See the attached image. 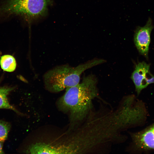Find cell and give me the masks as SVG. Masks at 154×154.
Listing matches in <instances>:
<instances>
[{"mask_svg":"<svg viewBox=\"0 0 154 154\" xmlns=\"http://www.w3.org/2000/svg\"><path fill=\"white\" fill-rule=\"evenodd\" d=\"M31 154L82 153L80 139L77 134L73 139L62 143L52 144L37 143L29 146L27 150Z\"/></svg>","mask_w":154,"mask_h":154,"instance_id":"obj_5","label":"cell"},{"mask_svg":"<svg viewBox=\"0 0 154 154\" xmlns=\"http://www.w3.org/2000/svg\"><path fill=\"white\" fill-rule=\"evenodd\" d=\"M2 141H0V154H3V153L2 151Z\"/></svg>","mask_w":154,"mask_h":154,"instance_id":"obj_12","label":"cell"},{"mask_svg":"<svg viewBox=\"0 0 154 154\" xmlns=\"http://www.w3.org/2000/svg\"><path fill=\"white\" fill-rule=\"evenodd\" d=\"M13 90L12 88L0 87V109H7L12 110L16 112L18 111L9 103L7 96Z\"/></svg>","mask_w":154,"mask_h":154,"instance_id":"obj_9","label":"cell"},{"mask_svg":"<svg viewBox=\"0 0 154 154\" xmlns=\"http://www.w3.org/2000/svg\"><path fill=\"white\" fill-rule=\"evenodd\" d=\"M97 82L93 75L85 77L80 83L66 88L59 98L60 108L69 112L73 124L81 122L92 113L93 101L98 96Z\"/></svg>","mask_w":154,"mask_h":154,"instance_id":"obj_2","label":"cell"},{"mask_svg":"<svg viewBox=\"0 0 154 154\" xmlns=\"http://www.w3.org/2000/svg\"><path fill=\"white\" fill-rule=\"evenodd\" d=\"M10 128V125L7 122L0 120V141L5 140Z\"/></svg>","mask_w":154,"mask_h":154,"instance_id":"obj_11","label":"cell"},{"mask_svg":"<svg viewBox=\"0 0 154 154\" xmlns=\"http://www.w3.org/2000/svg\"><path fill=\"white\" fill-rule=\"evenodd\" d=\"M152 20L149 18L143 27H138L135 30L134 40L135 45L140 54L148 58L151 34L154 28Z\"/></svg>","mask_w":154,"mask_h":154,"instance_id":"obj_7","label":"cell"},{"mask_svg":"<svg viewBox=\"0 0 154 154\" xmlns=\"http://www.w3.org/2000/svg\"><path fill=\"white\" fill-rule=\"evenodd\" d=\"M0 63L1 68L7 72H13L16 67L15 60L13 56L10 55H6L2 56Z\"/></svg>","mask_w":154,"mask_h":154,"instance_id":"obj_10","label":"cell"},{"mask_svg":"<svg viewBox=\"0 0 154 154\" xmlns=\"http://www.w3.org/2000/svg\"><path fill=\"white\" fill-rule=\"evenodd\" d=\"M105 60L95 59L75 67L61 65L51 69L44 74L45 88L51 92H58L79 83L80 75L86 70L103 63Z\"/></svg>","mask_w":154,"mask_h":154,"instance_id":"obj_3","label":"cell"},{"mask_svg":"<svg viewBox=\"0 0 154 154\" xmlns=\"http://www.w3.org/2000/svg\"><path fill=\"white\" fill-rule=\"evenodd\" d=\"M52 0H2L0 17L19 16L29 20L43 17Z\"/></svg>","mask_w":154,"mask_h":154,"instance_id":"obj_4","label":"cell"},{"mask_svg":"<svg viewBox=\"0 0 154 154\" xmlns=\"http://www.w3.org/2000/svg\"><path fill=\"white\" fill-rule=\"evenodd\" d=\"M150 65L143 61L137 64L132 73L131 78L139 95L141 91L150 84L154 83V76L150 70Z\"/></svg>","mask_w":154,"mask_h":154,"instance_id":"obj_6","label":"cell"},{"mask_svg":"<svg viewBox=\"0 0 154 154\" xmlns=\"http://www.w3.org/2000/svg\"><path fill=\"white\" fill-rule=\"evenodd\" d=\"M134 96L123 98L116 108L103 115L88 117L79 131L85 153L102 152V148L121 141L122 133L128 130L144 117L145 111Z\"/></svg>","mask_w":154,"mask_h":154,"instance_id":"obj_1","label":"cell"},{"mask_svg":"<svg viewBox=\"0 0 154 154\" xmlns=\"http://www.w3.org/2000/svg\"><path fill=\"white\" fill-rule=\"evenodd\" d=\"M130 149L137 150L154 149V124L143 130L131 133Z\"/></svg>","mask_w":154,"mask_h":154,"instance_id":"obj_8","label":"cell"}]
</instances>
